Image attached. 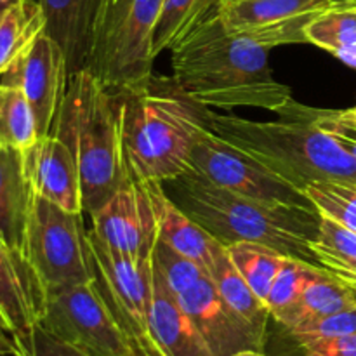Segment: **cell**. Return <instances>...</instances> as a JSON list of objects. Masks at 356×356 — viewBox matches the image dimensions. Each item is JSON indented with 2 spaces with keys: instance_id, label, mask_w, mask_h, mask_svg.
Instances as JSON below:
<instances>
[{
  "instance_id": "6da1fadb",
  "label": "cell",
  "mask_w": 356,
  "mask_h": 356,
  "mask_svg": "<svg viewBox=\"0 0 356 356\" xmlns=\"http://www.w3.org/2000/svg\"><path fill=\"white\" fill-rule=\"evenodd\" d=\"M169 51L174 86L200 106L275 111L292 99L291 87L273 76L270 49L229 33L221 10Z\"/></svg>"
},
{
  "instance_id": "7a4b0ae2",
  "label": "cell",
  "mask_w": 356,
  "mask_h": 356,
  "mask_svg": "<svg viewBox=\"0 0 356 356\" xmlns=\"http://www.w3.org/2000/svg\"><path fill=\"white\" fill-rule=\"evenodd\" d=\"M277 120H250L202 106L205 125L219 138L305 191L315 181H353L356 159L320 131L294 97L273 111Z\"/></svg>"
},
{
  "instance_id": "3957f363",
  "label": "cell",
  "mask_w": 356,
  "mask_h": 356,
  "mask_svg": "<svg viewBox=\"0 0 356 356\" xmlns=\"http://www.w3.org/2000/svg\"><path fill=\"white\" fill-rule=\"evenodd\" d=\"M162 184L174 204L225 247L263 243L318 266L312 250L322 219L316 209L247 198L216 186L191 169Z\"/></svg>"
},
{
  "instance_id": "277c9868",
  "label": "cell",
  "mask_w": 356,
  "mask_h": 356,
  "mask_svg": "<svg viewBox=\"0 0 356 356\" xmlns=\"http://www.w3.org/2000/svg\"><path fill=\"white\" fill-rule=\"evenodd\" d=\"M51 134L65 139L75 153L83 212L89 216L131 179L122 138V96L89 70L68 79Z\"/></svg>"
},
{
  "instance_id": "5b68a950",
  "label": "cell",
  "mask_w": 356,
  "mask_h": 356,
  "mask_svg": "<svg viewBox=\"0 0 356 356\" xmlns=\"http://www.w3.org/2000/svg\"><path fill=\"white\" fill-rule=\"evenodd\" d=\"M122 138L131 176L139 181L174 179L190 170V155L205 127L200 104L152 82L122 90Z\"/></svg>"
},
{
  "instance_id": "8992f818",
  "label": "cell",
  "mask_w": 356,
  "mask_h": 356,
  "mask_svg": "<svg viewBox=\"0 0 356 356\" xmlns=\"http://www.w3.org/2000/svg\"><path fill=\"white\" fill-rule=\"evenodd\" d=\"M165 0H101L87 63L113 92L153 80V35Z\"/></svg>"
},
{
  "instance_id": "52a82bcc",
  "label": "cell",
  "mask_w": 356,
  "mask_h": 356,
  "mask_svg": "<svg viewBox=\"0 0 356 356\" xmlns=\"http://www.w3.org/2000/svg\"><path fill=\"white\" fill-rule=\"evenodd\" d=\"M26 259L47 292L86 284L94 278L82 214L65 211L31 193Z\"/></svg>"
},
{
  "instance_id": "ba28073f",
  "label": "cell",
  "mask_w": 356,
  "mask_h": 356,
  "mask_svg": "<svg viewBox=\"0 0 356 356\" xmlns=\"http://www.w3.org/2000/svg\"><path fill=\"white\" fill-rule=\"evenodd\" d=\"M38 325L86 356H134L94 278L47 292Z\"/></svg>"
},
{
  "instance_id": "9c48e42d",
  "label": "cell",
  "mask_w": 356,
  "mask_h": 356,
  "mask_svg": "<svg viewBox=\"0 0 356 356\" xmlns=\"http://www.w3.org/2000/svg\"><path fill=\"white\" fill-rule=\"evenodd\" d=\"M190 169L222 190L259 202L315 209L306 193L271 169L219 138L205 125L198 132L190 155Z\"/></svg>"
},
{
  "instance_id": "30bf717a",
  "label": "cell",
  "mask_w": 356,
  "mask_h": 356,
  "mask_svg": "<svg viewBox=\"0 0 356 356\" xmlns=\"http://www.w3.org/2000/svg\"><path fill=\"white\" fill-rule=\"evenodd\" d=\"M94 282L113 312L129 343L152 336V261H136L87 232Z\"/></svg>"
},
{
  "instance_id": "8fae6325",
  "label": "cell",
  "mask_w": 356,
  "mask_h": 356,
  "mask_svg": "<svg viewBox=\"0 0 356 356\" xmlns=\"http://www.w3.org/2000/svg\"><path fill=\"white\" fill-rule=\"evenodd\" d=\"M337 0H226L221 17L226 30L271 51L302 44L309 21Z\"/></svg>"
},
{
  "instance_id": "7c38bea8",
  "label": "cell",
  "mask_w": 356,
  "mask_h": 356,
  "mask_svg": "<svg viewBox=\"0 0 356 356\" xmlns=\"http://www.w3.org/2000/svg\"><path fill=\"white\" fill-rule=\"evenodd\" d=\"M0 82L23 90L35 115L38 138L51 134L68 87V68L61 47L44 31L0 75Z\"/></svg>"
},
{
  "instance_id": "4fadbf2b",
  "label": "cell",
  "mask_w": 356,
  "mask_h": 356,
  "mask_svg": "<svg viewBox=\"0 0 356 356\" xmlns=\"http://www.w3.org/2000/svg\"><path fill=\"white\" fill-rule=\"evenodd\" d=\"M90 219V232L108 247L136 261H152L156 228L143 181L131 176Z\"/></svg>"
},
{
  "instance_id": "5bb4252c",
  "label": "cell",
  "mask_w": 356,
  "mask_h": 356,
  "mask_svg": "<svg viewBox=\"0 0 356 356\" xmlns=\"http://www.w3.org/2000/svg\"><path fill=\"white\" fill-rule=\"evenodd\" d=\"M44 305L45 291L35 271L0 242V323L16 344L13 356L28 355Z\"/></svg>"
},
{
  "instance_id": "9a60e30c",
  "label": "cell",
  "mask_w": 356,
  "mask_h": 356,
  "mask_svg": "<svg viewBox=\"0 0 356 356\" xmlns=\"http://www.w3.org/2000/svg\"><path fill=\"white\" fill-rule=\"evenodd\" d=\"M177 301L216 356H233L243 350L263 351L264 341L222 301L209 275L177 296Z\"/></svg>"
},
{
  "instance_id": "2e32d148",
  "label": "cell",
  "mask_w": 356,
  "mask_h": 356,
  "mask_svg": "<svg viewBox=\"0 0 356 356\" xmlns=\"http://www.w3.org/2000/svg\"><path fill=\"white\" fill-rule=\"evenodd\" d=\"M21 155L33 193L54 202L65 211L83 214L79 163L65 139L56 134L44 136Z\"/></svg>"
},
{
  "instance_id": "e0dca14e",
  "label": "cell",
  "mask_w": 356,
  "mask_h": 356,
  "mask_svg": "<svg viewBox=\"0 0 356 356\" xmlns=\"http://www.w3.org/2000/svg\"><path fill=\"white\" fill-rule=\"evenodd\" d=\"M143 184L155 218L156 238L163 240L177 252L200 264L209 275L214 266L216 256L225 245L193 221L183 209L177 207L162 183L143 181Z\"/></svg>"
},
{
  "instance_id": "ac0fdd59",
  "label": "cell",
  "mask_w": 356,
  "mask_h": 356,
  "mask_svg": "<svg viewBox=\"0 0 356 356\" xmlns=\"http://www.w3.org/2000/svg\"><path fill=\"white\" fill-rule=\"evenodd\" d=\"M101 0H38L45 33L61 47L68 79L87 68Z\"/></svg>"
},
{
  "instance_id": "d6986e66",
  "label": "cell",
  "mask_w": 356,
  "mask_h": 356,
  "mask_svg": "<svg viewBox=\"0 0 356 356\" xmlns=\"http://www.w3.org/2000/svg\"><path fill=\"white\" fill-rule=\"evenodd\" d=\"M31 193L19 149L0 148V242L24 263Z\"/></svg>"
},
{
  "instance_id": "ffe728a7",
  "label": "cell",
  "mask_w": 356,
  "mask_h": 356,
  "mask_svg": "<svg viewBox=\"0 0 356 356\" xmlns=\"http://www.w3.org/2000/svg\"><path fill=\"white\" fill-rule=\"evenodd\" d=\"M152 282L149 329L163 353L167 356H216L155 268Z\"/></svg>"
},
{
  "instance_id": "44dd1931",
  "label": "cell",
  "mask_w": 356,
  "mask_h": 356,
  "mask_svg": "<svg viewBox=\"0 0 356 356\" xmlns=\"http://www.w3.org/2000/svg\"><path fill=\"white\" fill-rule=\"evenodd\" d=\"M356 306V292L351 291L343 280L320 266L312 277V280L302 289L301 296L291 309L280 320L285 330L305 325L313 320L323 318L332 313L343 312Z\"/></svg>"
},
{
  "instance_id": "7402d4cb",
  "label": "cell",
  "mask_w": 356,
  "mask_h": 356,
  "mask_svg": "<svg viewBox=\"0 0 356 356\" xmlns=\"http://www.w3.org/2000/svg\"><path fill=\"white\" fill-rule=\"evenodd\" d=\"M306 42L356 70V3L337 0L316 14L305 30Z\"/></svg>"
},
{
  "instance_id": "603a6c76",
  "label": "cell",
  "mask_w": 356,
  "mask_h": 356,
  "mask_svg": "<svg viewBox=\"0 0 356 356\" xmlns=\"http://www.w3.org/2000/svg\"><path fill=\"white\" fill-rule=\"evenodd\" d=\"M209 277L214 282L222 301L250 327V330L261 341H264L268 318L271 316L270 309L264 305V301L257 298L256 292L245 282V278L238 273V270L226 252V247H222L216 256L214 266L209 271Z\"/></svg>"
},
{
  "instance_id": "cb8c5ba5",
  "label": "cell",
  "mask_w": 356,
  "mask_h": 356,
  "mask_svg": "<svg viewBox=\"0 0 356 356\" xmlns=\"http://www.w3.org/2000/svg\"><path fill=\"white\" fill-rule=\"evenodd\" d=\"M45 31L38 0H17L0 19V75Z\"/></svg>"
},
{
  "instance_id": "d4e9b609",
  "label": "cell",
  "mask_w": 356,
  "mask_h": 356,
  "mask_svg": "<svg viewBox=\"0 0 356 356\" xmlns=\"http://www.w3.org/2000/svg\"><path fill=\"white\" fill-rule=\"evenodd\" d=\"M226 0H165L153 35V54L169 51L181 38L218 14Z\"/></svg>"
},
{
  "instance_id": "484cf974",
  "label": "cell",
  "mask_w": 356,
  "mask_h": 356,
  "mask_svg": "<svg viewBox=\"0 0 356 356\" xmlns=\"http://www.w3.org/2000/svg\"><path fill=\"white\" fill-rule=\"evenodd\" d=\"M312 250L318 266L343 280L356 292V233L329 218L320 219Z\"/></svg>"
},
{
  "instance_id": "4316f807",
  "label": "cell",
  "mask_w": 356,
  "mask_h": 356,
  "mask_svg": "<svg viewBox=\"0 0 356 356\" xmlns=\"http://www.w3.org/2000/svg\"><path fill=\"white\" fill-rule=\"evenodd\" d=\"M226 252L257 298L266 305L268 292L287 256L263 243L252 242L232 243L226 247Z\"/></svg>"
},
{
  "instance_id": "83f0119b",
  "label": "cell",
  "mask_w": 356,
  "mask_h": 356,
  "mask_svg": "<svg viewBox=\"0 0 356 356\" xmlns=\"http://www.w3.org/2000/svg\"><path fill=\"white\" fill-rule=\"evenodd\" d=\"M37 139V122L23 90L0 82V148L24 152Z\"/></svg>"
},
{
  "instance_id": "f1b7e54d",
  "label": "cell",
  "mask_w": 356,
  "mask_h": 356,
  "mask_svg": "<svg viewBox=\"0 0 356 356\" xmlns=\"http://www.w3.org/2000/svg\"><path fill=\"white\" fill-rule=\"evenodd\" d=\"M305 193L322 218L332 219L356 233V183L315 181L306 186Z\"/></svg>"
},
{
  "instance_id": "f546056e",
  "label": "cell",
  "mask_w": 356,
  "mask_h": 356,
  "mask_svg": "<svg viewBox=\"0 0 356 356\" xmlns=\"http://www.w3.org/2000/svg\"><path fill=\"white\" fill-rule=\"evenodd\" d=\"M318 268L320 266L316 264L306 263L299 257H285L266 298V306L270 309L271 318H275L277 322L284 318L285 313L294 306L302 289L312 280Z\"/></svg>"
},
{
  "instance_id": "4dcf8cb0",
  "label": "cell",
  "mask_w": 356,
  "mask_h": 356,
  "mask_svg": "<svg viewBox=\"0 0 356 356\" xmlns=\"http://www.w3.org/2000/svg\"><path fill=\"white\" fill-rule=\"evenodd\" d=\"M152 264L176 298L190 291L197 282H200L207 275L200 264L191 261L184 254L177 252L160 238H156L155 247H153Z\"/></svg>"
},
{
  "instance_id": "1f68e13d",
  "label": "cell",
  "mask_w": 356,
  "mask_h": 356,
  "mask_svg": "<svg viewBox=\"0 0 356 356\" xmlns=\"http://www.w3.org/2000/svg\"><path fill=\"white\" fill-rule=\"evenodd\" d=\"M289 336L298 341L301 346L313 343V341L332 339V337L348 336V334L356 332V306L343 312L332 313L323 318L313 320V322L305 323V325L294 327L287 330Z\"/></svg>"
},
{
  "instance_id": "d6a6232c",
  "label": "cell",
  "mask_w": 356,
  "mask_h": 356,
  "mask_svg": "<svg viewBox=\"0 0 356 356\" xmlns=\"http://www.w3.org/2000/svg\"><path fill=\"white\" fill-rule=\"evenodd\" d=\"M305 113L316 127L329 134L337 145L356 159V117L353 110H322L305 104Z\"/></svg>"
},
{
  "instance_id": "836d02e7",
  "label": "cell",
  "mask_w": 356,
  "mask_h": 356,
  "mask_svg": "<svg viewBox=\"0 0 356 356\" xmlns=\"http://www.w3.org/2000/svg\"><path fill=\"white\" fill-rule=\"evenodd\" d=\"M26 356H86L75 348L68 346L63 341L56 339L49 332H45L40 325L35 327L33 336H31L30 351Z\"/></svg>"
},
{
  "instance_id": "e575fe53",
  "label": "cell",
  "mask_w": 356,
  "mask_h": 356,
  "mask_svg": "<svg viewBox=\"0 0 356 356\" xmlns=\"http://www.w3.org/2000/svg\"><path fill=\"white\" fill-rule=\"evenodd\" d=\"M306 356H356V332L332 339L313 341L302 346Z\"/></svg>"
},
{
  "instance_id": "d590c367",
  "label": "cell",
  "mask_w": 356,
  "mask_h": 356,
  "mask_svg": "<svg viewBox=\"0 0 356 356\" xmlns=\"http://www.w3.org/2000/svg\"><path fill=\"white\" fill-rule=\"evenodd\" d=\"M16 344H14L13 337L0 327V356H13L16 355Z\"/></svg>"
},
{
  "instance_id": "8d00e7d4",
  "label": "cell",
  "mask_w": 356,
  "mask_h": 356,
  "mask_svg": "<svg viewBox=\"0 0 356 356\" xmlns=\"http://www.w3.org/2000/svg\"><path fill=\"white\" fill-rule=\"evenodd\" d=\"M233 356H264V355H263V351H259V350H243Z\"/></svg>"
},
{
  "instance_id": "74e56055",
  "label": "cell",
  "mask_w": 356,
  "mask_h": 356,
  "mask_svg": "<svg viewBox=\"0 0 356 356\" xmlns=\"http://www.w3.org/2000/svg\"><path fill=\"white\" fill-rule=\"evenodd\" d=\"M351 110H353V113H355V117H356V106H355V108H351Z\"/></svg>"
},
{
  "instance_id": "f35d334b",
  "label": "cell",
  "mask_w": 356,
  "mask_h": 356,
  "mask_svg": "<svg viewBox=\"0 0 356 356\" xmlns=\"http://www.w3.org/2000/svg\"><path fill=\"white\" fill-rule=\"evenodd\" d=\"M0 327H2V323H0ZM2 329H3V327H2ZM3 330H6V329H3ZM6 332H7V330H6Z\"/></svg>"
},
{
  "instance_id": "ab89813d",
  "label": "cell",
  "mask_w": 356,
  "mask_h": 356,
  "mask_svg": "<svg viewBox=\"0 0 356 356\" xmlns=\"http://www.w3.org/2000/svg\"><path fill=\"white\" fill-rule=\"evenodd\" d=\"M351 2H355V3H356V0H351Z\"/></svg>"
}]
</instances>
